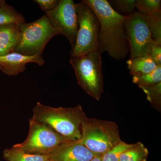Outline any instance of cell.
<instances>
[{"label": "cell", "mask_w": 161, "mask_h": 161, "mask_svg": "<svg viewBox=\"0 0 161 161\" xmlns=\"http://www.w3.org/2000/svg\"><path fill=\"white\" fill-rule=\"evenodd\" d=\"M27 138L23 142L13 147L29 154L49 155L61 145L71 141L44 124L29 119Z\"/></svg>", "instance_id": "obj_6"}, {"label": "cell", "mask_w": 161, "mask_h": 161, "mask_svg": "<svg viewBox=\"0 0 161 161\" xmlns=\"http://www.w3.org/2000/svg\"><path fill=\"white\" fill-rule=\"evenodd\" d=\"M78 29L76 43L71 52V58L84 56L98 51L99 23L92 8L83 1L76 4Z\"/></svg>", "instance_id": "obj_7"}, {"label": "cell", "mask_w": 161, "mask_h": 161, "mask_svg": "<svg viewBox=\"0 0 161 161\" xmlns=\"http://www.w3.org/2000/svg\"><path fill=\"white\" fill-rule=\"evenodd\" d=\"M149 55L157 65H161V44L154 42L150 48Z\"/></svg>", "instance_id": "obj_23"}, {"label": "cell", "mask_w": 161, "mask_h": 161, "mask_svg": "<svg viewBox=\"0 0 161 161\" xmlns=\"http://www.w3.org/2000/svg\"><path fill=\"white\" fill-rule=\"evenodd\" d=\"M87 117L82 107L53 108L37 103L33 109V120L44 124L71 141L81 136V125Z\"/></svg>", "instance_id": "obj_2"}, {"label": "cell", "mask_w": 161, "mask_h": 161, "mask_svg": "<svg viewBox=\"0 0 161 161\" xmlns=\"http://www.w3.org/2000/svg\"><path fill=\"white\" fill-rule=\"evenodd\" d=\"M19 24L0 26V56L14 52L19 40Z\"/></svg>", "instance_id": "obj_12"}, {"label": "cell", "mask_w": 161, "mask_h": 161, "mask_svg": "<svg viewBox=\"0 0 161 161\" xmlns=\"http://www.w3.org/2000/svg\"><path fill=\"white\" fill-rule=\"evenodd\" d=\"M135 7L138 12L149 16H161L160 0H137Z\"/></svg>", "instance_id": "obj_18"}, {"label": "cell", "mask_w": 161, "mask_h": 161, "mask_svg": "<svg viewBox=\"0 0 161 161\" xmlns=\"http://www.w3.org/2000/svg\"><path fill=\"white\" fill-rule=\"evenodd\" d=\"M127 64L130 75L132 76L150 73L158 66L149 55L130 59L127 61Z\"/></svg>", "instance_id": "obj_13"}, {"label": "cell", "mask_w": 161, "mask_h": 161, "mask_svg": "<svg viewBox=\"0 0 161 161\" xmlns=\"http://www.w3.org/2000/svg\"><path fill=\"white\" fill-rule=\"evenodd\" d=\"M133 83L138 86H149L161 82V65H158L153 71L146 74H139L132 77Z\"/></svg>", "instance_id": "obj_17"}, {"label": "cell", "mask_w": 161, "mask_h": 161, "mask_svg": "<svg viewBox=\"0 0 161 161\" xmlns=\"http://www.w3.org/2000/svg\"><path fill=\"white\" fill-rule=\"evenodd\" d=\"M90 161H102L101 156L95 155Z\"/></svg>", "instance_id": "obj_25"}, {"label": "cell", "mask_w": 161, "mask_h": 161, "mask_svg": "<svg viewBox=\"0 0 161 161\" xmlns=\"http://www.w3.org/2000/svg\"><path fill=\"white\" fill-rule=\"evenodd\" d=\"M95 155L78 140L63 144L49 156L53 161H90Z\"/></svg>", "instance_id": "obj_11"}, {"label": "cell", "mask_w": 161, "mask_h": 161, "mask_svg": "<svg viewBox=\"0 0 161 161\" xmlns=\"http://www.w3.org/2000/svg\"><path fill=\"white\" fill-rule=\"evenodd\" d=\"M69 61L79 85L94 99L100 100L103 92L100 53L98 51L91 52L80 57L70 58Z\"/></svg>", "instance_id": "obj_4"}, {"label": "cell", "mask_w": 161, "mask_h": 161, "mask_svg": "<svg viewBox=\"0 0 161 161\" xmlns=\"http://www.w3.org/2000/svg\"><path fill=\"white\" fill-rule=\"evenodd\" d=\"M147 96V99L151 103L155 106H159L161 102V82L149 86H139Z\"/></svg>", "instance_id": "obj_21"}, {"label": "cell", "mask_w": 161, "mask_h": 161, "mask_svg": "<svg viewBox=\"0 0 161 161\" xmlns=\"http://www.w3.org/2000/svg\"><path fill=\"white\" fill-rule=\"evenodd\" d=\"M124 28L130 46V59L149 55L155 42L148 25L138 11L128 15Z\"/></svg>", "instance_id": "obj_8"}, {"label": "cell", "mask_w": 161, "mask_h": 161, "mask_svg": "<svg viewBox=\"0 0 161 161\" xmlns=\"http://www.w3.org/2000/svg\"><path fill=\"white\" fill-rule=\"evenodd\" d=\"M45 13L52 26L68 39L73 49L78 29L76 4L72 0H60L54 9Z\"/></svg>", "instance_id": "obj_9"}, {"label": "cell", "mask_w": 161, "mask_h": 161, "mask_svg": "<svg viewBox=\"0 0 161 161\" xmlns=\"http://www.w3.org/2000/svg\"><path fill=\"white\" fill-rule=\"evenodd\" d=\"M135 2L134 0H115L110 1L109 3L115 11L117 10L129 15L135 11Z\"/></svg>", "instance_id": "obj_22"}, {"label": "cell", "mask_w": 161, "mask_h": 161, "mask_svg": "<svg viewBox=\"0 0 161 161\" xmlns=\"http://www.w3.org/2000/svg\"><path fill=\"white\" fill-rule=\"evenodd\" d=\"M25 22V19L13 6L5 3L0 6V26Z\"/></svg>", "instance_id": "obj_16"}, {"label": "cell", "mask_w": 161, "mask_h": 161, "mask_svg": "<svg viewBox=\"0 0 161 161\" xmlns=\"http://www.w3.org/2000/svg\"><path fill=\"white\" fill-rule=\"evenodd\" d=\"M34 2L39 5L40 8L44 12L50 11L58 6V0H35Z\"/></svg>", "instance_id": "obj_24"}, {"label": "cell", "mask_w": 161, "mask_h": 161, "mask_svg": "<svg viewBox=\"0 0 161 161\" xmlns=\"http://www.w3.org/2000/svg\"><path fill=\"white\" fill-rule=\"evenodd\" d=\"M29 63L42 66L44 60L42 55L28 56L14 52L0 56V71L9 76H16L24 72L26 64Z\"/></svg>", "instance_id": "obj_10"}, {"label": "cell", "mask_w": 161, "mask_h": 161, "mask_svg": "<svg viewBox=\"0 0 161 161\" xmlns=\"http://www.w3.org/2000/svg\"><path fill=\"white\" fill-rule=\"evenodd\" d=\"M78 141L95 155L102 156L122 140L115 122L87 117Z\"/></svg>", "instance_id": "obj_3"}, {"label": "cell", "mask_w": 161, "mask_h": 161, "mask_svg": "<svg viewBox=\"0 0 161 161\" xmlns=\"http://www.w3.org/2000/svg\"></svg>", "instance_id": "obj_26"}, {"label": "cell", "mask_w": 161, "mask_h": 161, "mask_svg": "<svg viewBox=\"0 0 161 161\" xmlns=\"http://www.w3.org/2000/svg\"><path fill=\"white\" fill-rule=\"evenodd\" d=\"M140 14L148 25L153 41L161 45V16H149Z\"/></svg>", "instance_id": "obj_19"}, {"label": "cell", "mask_w": 161, "mask_h": 161, "mask_svg": "<svg viewBox=\"0 0 161 161\" xmlns=\"http://www.w3.org/2000/svg\"><path fill=\"white\" fill-rule=\"evenodd\" d=\"M148 155V149L143 144L137 142L120 155L119 161H147Z\"/></svg>", "instance_id": "obj_15"}, {"label": "cell", "mask_w": 161, "mask_h": 161, "mask_svg": "<svg viewBox=\"0 0 161 161\" xmlns=\"http://www.w3.org/2000/svg\"><path fill=\"white\" fill-rule=\"evenodd\" d=\"M133 144H128L121 141L111 150L101 156L102 161H119L120 155L130 149Z\"/></svg>", "instance_id": "obj_20"}, {"label": "cell", "mask_w": 161, "mask_h": 161, "mask_svg": "<svg viewBox=\"0 0 161 161\" xmlns=\"http://www.w3.org/2000/svg\"><path fill=\"white\" fill-rule=\"evenodd\" d=\"M97 16L99 23L98 51L107 52L116 60L126 58L130 53L124 23L128 15L121 14L106 0H83Z\"/></svg>", "instance_id": "obj_1"}, {"label": "cell", "mask_w": 161, "mask_h": 161, "mask_svg": "<svg viewBox=\"0 0 161 161\" xmlns=\"http://www.w3.org/2000/svg\"><path fill=\"white\" fill-rule=\"evenodd\" d=\"M20 38L14 52L28 56L42 55L49 40L60 33L46 15L30 23L19 24Z\"/></svg>", "instance_id": "obj_5"}, {"label": "cell", "mask_w": 161, "mask_h": 161, "mask_svg": "<svg viewBox=\"0 0 161 161\" xmlns=\"http://www.w3.org/2000/svg\"><path fill=\"white\" fill-rule=\"evenodd\" d=\"M3 158L7 161H52L49 155L29 154L12 147L3 152Z\"/></svg>", "instance_id": "obj_14"}]
</instances>
